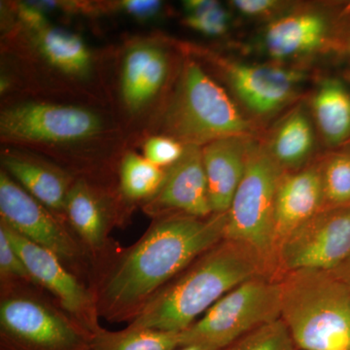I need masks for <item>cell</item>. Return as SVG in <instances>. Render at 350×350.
Segmentation results:
<instances>
[{
  "label": "cell",
  "mask_w": 350,
  "mask_h": 350,
  "mask_svg": "<svg viewBox=\"0 0 350 350\" xmlns=\"http://www.w3.org/2000/svg\"><path fill=\"white\" fill-rule=\"evenodd\" d=\"M227 213L153 219L135 243L118 246L90 284L100 319L131 323L195 260L224 239Z\"/></svg>",
  "instance_id": "1"
},
{
  "label": "cell",
  "mask_w": 350,
  "mask_h": 350,
  "mask_svg": "<svg viewBox=\"0 0 350 350\" xmlns=\"http://www.w3.org/2000/svg\"><path fill=\"white\" fill-rule=\"evenodd\" d=\"M257 275H267L259 262L223 239L163 288L130 325L180 334L223 296Z\"/></svg>",
  "instance_id": "2"
},
{
  "label": "cell",
  "mask_w": 350,
  "mask_h": 350,
  "mask_svg": "<svg viewBox=\"0 0 350 350\" xmlns=\"http://www.w3.org/2000/svg\"><path fill=\"white\" fill-rule=\"evenodd\" d=\"M280 319L297 350H350V293L332 271L285 273Z\"/></svg>",
  "instance_id": "3"
},
{
  "label": "cell",
  "mask_w": 350,
  "mask_h": 350,
  "mask_svg": "<svg viewBox=\"0 0 350 350\" xmlns=\"http://www.w3.org/2000/svg\"><path fill=\"white\" fill-rule=\"evenodd\" d=\"M283 169L269 149L251 142L243 180L227 213L224 239L241 246L275 278V206Z\"/></svg>",
  "instance_id": "4"
},
{
  "label": "cell",
  "mask_w": 350,
  "mask_h": 350,
  "mask_svg": "<svg viewBox=\"0 0 350 350\" xmlns=\"http://www.w3.org/2000/svg\"><path fill=\"white\" fill-rule=\"evenodd\" d=\"M92 336L36 285L0 286V350H90Z\"/></svg>",
  "instance_id": "5"
},
{
  "label": "cell",
  "mask_w": 350,
  "mask_h": 350,
  "mask_svg": "<svg viewBox=\"0 0 350 350\" xmlns=\"http://www.w3.org/2000/svg\"><path fill=\"white\" fill-rule=\"evenodd\" d=\"M165 131L184 145H206L232 137H246L250 124L230 98L194 61H187L167 113Z\"/></svg>",
  "instance_id": "6"
},
{
  "label": "cell",
  "mask_w": 350,
  "mask_h": 350,
  "mask_svg": "<svg viewBox=\"0 0 350 350\" xmlns=\"http://www.w3.org/2000/svg\"><path fill=\"white\" fill-rule=\"evenodd\" d=\"M282 285L257 275L223 296L202 317L179 334L181 347L221 350L260 327L280 319Z\"/></svg>",
  "instance_id": "7"
},
{
  "label": "cell",
  "mask_w": 350,
  "mask_h": 350,
  "mask_svg": "<svg viewBox=\"0 0 350 350\" xmlns=\"http://www.w3.org/2000/svg\"><path fill=\"white\" fill-rule=\"evenodd\" d=\"M0 222L52 251L90 283L89 258L68 222L32 197L4 170L0 172Z\"/></svg>",
  "instance_id": "8"
},
{
  "label": "cell",
  "mask_w": 350,
  "mask_h": 350,
  "mask_svg": "<svg viewBox=\"0 0 350 350\" xmlns=\"http://www.w3.org/2000/svg\"><path fill=\"white\" fill-rule=\"evenodd\" d=\"M349 255L350 206L323 208L280 244L275 278L301 269L332 271Z\"/></svg>",
  "instance_id": "9"
},
{
  "label": "cell",
  "mask_w": 350,
  "mask_h": 350,
  "mask_svg": "<svg viewBox=\"0 0 350 350\" xmlns=\"http://www.w3.org/2000/svg\"><path fill=\"white\" fill-rule=\"evenodd\" d=\"M24 260L32 282L92 334L100 328V315L91 285L52 251L21 236L0 222Z\"/></svg>",
  "instance_id": "10"
},
{
  "label": "cell",
  "mask_w": 350,
  "mask_h": 350,
  "mask_svg": "<svg viewBox=\"0 0 350 350\" xmlns=\"http://www.w3.org/2000/svg\"><path fill=\"white\" fill-rule=\"evenodd\" d=\"M103 121L86 108L27 103L7 108L0 116L4 140L32 144H68L98 135Z\"/></svg>",
  "instance_id": "11"
},
{
  "label": "cell",
  "mask_w": 350,
  "mask_h": 350,
  "mask_svg": "<svg viewBox=\"0 0 350 350\" xmlns=\"http://www.w3.org/2000/svg\"><path fill=\"white\" fill-rule=\"evenodd\" d=\"M64 217L89 258L92 275L119 246L110 238L112 230L124 222L118 200L86 177L77 176L69 190Z\"/></svg>",
  "instance_id": "12"
},
{
  "label": "cell",
  "mask_w": 350,
  "mask_h": 350,
  "mask_svg": "<svg viewBox=\"0 0 350 350\" xmlns=\"http://www.w3.org/2000/svg\"><path fill=\"white\" fill-rule=\"evenodd\" d=\"M144 211L153 219L175 214L200 218L213 215L200 146L186 145L183 156L167 169L162 188L145 204Z\"/></svg>",
  "instance_id": "13"
},
{
  "label": "cell",
  "mask_w": 350,
  "mask_h": 350,
  "mask_svg": "<svg viewBox=\"0 0 350 350\" xmlns=\"http://www.w3.org/2000/svg\"><path fill=\"white\" fill-rule=\"evenodd\" d=\"M226 79L251 112L259 116L280 109L293 98L304 73L271 64L221 62Z\"/></svg>",
  "instance_id": "14"
},
{
  "label": "cell",
  "mask_w": 350,
  "mask_h": 350,
  "mask_svg": "<svg viewBox=\"0 0 350 350\" xmlns=\"http://www.w3.org/2000/svg\"><path fill=\"white\" fill-rule=\"evenodd\" d=\"M324 208L321 167L283 174L275 196L278 250L282 241ZM278 257V256H276Z\"/></svg>",
  "instance_id": "15"
},
{
  "label": "cell",
  "mask_w": 350,
  "mask_h": 350,
  "mask_svg": "<svg viewBox=\"0 0 350 350\" xmlns=\"http://www.w3.org/2000/svg\"><path fill=\"white\" fill-rule=\"evenodd\" d=\"M250 142L246 137H232L214 140L202 147L213 214H224L229 211L243 180Z\"/></svg>",
  "instance_id": "16"
},
{
  "label": "cell",
  "mask_w": 350,
  "mask_h": 350,
  "mask_svg": "<svg viewBox=\"0 0 350 350\" xmlns=\"http://www.w3.org/2000/svg\"><path fill=\"white\" fill-rule=\"evenodd\" d=\"M329 22L317 12H297L273 21L262 38L265 49L276 61L305 56L328 40Z\"/></svg>",
  "instance_id": "17"
},
{
  "label": "cell",
  "mask_w": 350,
  "mask_h": 350,
  "mask_svg": "<svg viewBox=\"0 0 350 350\" xmlns=\"http://www.w3.org/2000/svg\"><path fill=\"white\" fill-rule=\"evenodd\" d=\"M4 172L44 206L64 217L66 199L76 177L43 161L18 153L2 157Z\"/></svg>",
  "instance_id": "18"
},
{
  "label": "cell",
  "mask_w": 350,
  "mask_h": 350,
  "mask_svg": "<svg viewBox=\"0 0 350 350\" xmlns=\"http://www.w3.org/2000/svg\"><path fill=\"white\" fill-rule=\"evenodd\" d=\"M169 59L162 48L140 44L126 52L121 76V93L129 109L137 111L158 94L167 78Z\"/></svg>",
  "instance_id": "19"
},
{
  "label": "cell",
  "mask_w": 350,
  "mask_h": 350,
  "mask_svg": "<svg viewBox=\"0 0 350 350\" xmlns=\"http://www.w3.org/2000/svg\"><path fill=\"white\" fill-rule=\"evenodd\" d=\"M32 36L39 54L57 70L80 78L90 72L91 53L78 34L47 25Z\"/></svg>",
  "instance_id": "20"
},
{
  "label": "cell",
  "mask_w": 350,
  "mask_h": 350,
  "mask_svg": "<svg viewBox=\"0 0 350 350\" xmlns=\"http://www.w3.org/2000/svg\"><path fill=\"white\" fill-rule=\"evenodd\" d=\"M313 113L322 135L330 145L350 137V94L342 83H322L313 96Z\"/></svg>",
  "instance_id": "21"
},
{
  "label": "cell",
  "mask_w": 350,
  "mask_h": 350,
  "mask_svg": "<svg viewBox=\"0 0 350 350\" xmlns=\"http://www.w3.org/2000/svg\"><path fill=\"white\" fill-rule=\"evenodd\" d=\"M165 177L167 169L157 167L137 154H126L119 170V197L117 200L120 208L121 202L126 206L140 204L144 207L158 194Z\"/></svg>",
  "instance_id": "22"
},
{
  "label": "cell",
  "mask_w": 350,
  "mask_h": 350,
  "mask_svg": "<svg viewBox=\"0 0 350 350\" xmlns=\"http://www.w3.org/2000/svg\"><path fill=\"white\" fill-rule=\"evenodd\" d=\"M313 142L312 124L305 113L299 110L278 126L269 151L282 169L298 167L312 152Z\"/></svg>",
  "instance_id": "23"
},
{
  "label": "cell",
  "mask_w": 350,
  "mask_h": 350,
  "mask_svg": "<svg viewBox=\"0 0 350 350\" xmlns=\"http://www.w3.org/2000/svg\"><path fill=\"white\" fill-rule=\"evenodd\" d=\"M179 334L130 325L119 331L100 327L93 334L90 350H175Z\"/></svg>",
  "instance_id": "24"
},
{
  "label": "cell",
  "mask_w": 350,
  "mask_h": 350,
  "mask_svg": "<svg viewBox=\"0 0 350 350\" xmlns=\"http://www.w3.org/2000/svg\"><path fill=\"white\" fill-rule=\"evenodd\" d=\"M321 172L324 208L350 206V152L332 156Z\"/></svg>",
  "instance_id": "25"
},
{
  "label": "cell",
  "mask_w": 350,
  "mask_h": 350,
  "mask_svg": "<svg viewBox=\"0 0 350 350\" xmlns=\"http://www.w3.org/2000/svg\"><path fill=\"white\" fill-rule=\"evenodd\" d=\"M188 16L185 24L194 31L208 36H223L231 22V14L214 0L184 1Z\"/></svg>",
  "instance_id": "26"
},
{
  "label": "cell",
  "mask_w": 350,
  "mask_h": 350,
  "mask_svg": "<svg viewBox=\"0 0 350 350\" xmlns=\"http://www.w3.org/2000/svg\"><path fill=\"white\" fill-rule=\"evenodd\" d=\"M221 350H297L282 319L260 327Z\"/></svg>",
  "instance_id": "27"
},
{
  "label": "cell",
  "mask_w": 350,
  "mask_h": 350,
  "mask_svg": "<svg viewBox=\"0 0 350 350\" xmlns=\"http://www.w3.org/2000/svg\"><path fill=\"white\" fill-rule=\"evenodd\" d=\"M16 283L34 284L24 260L6 232L0 228V286Z\"/></svg>",
  "instance_id": "28"
},
{
  "label": "cell",
  "mask_w": 350,
  "mask_h": 350,
  "mask_svg": "<svg viewBox=\"0 0 350 350\" xmlns=\"http://www.w3.org/2000/svg\"><path fill=\"white\" fill-rule=\"evenodd\" d=\"M185 149L186 145L174 138L154 137L145 142L144 157L157 167L169 169L180 160Z\"/></svg>",
  "instance_id": "29"
},
{
  "label": "cell",
  "mask_w": 350,
  "mask_h": 350,
  "mask_svg": "<svg viewBox=\"0 0 350 350\" xmlns=\"http://www.w3.org/2000/svg\"><path fill=\"white\" fill-rule=\"evenodd\" d=\"M232 5L247 17H264L278 11L282 4L276 0H234Z\"/></svg>",
  "instance_id": "30"
},
{
  "label": "cell",
  "mask_w": 350,
  "mask_h": 350,
  "mask_svg": "<svg viewBox=\"0 0 350 350\" xmlns=\"http://www.w3.org/2000/svg\"><path fill=\"white\" fill-rule=\"evenodd\" d=\"M118 6L124 12L137 20H149L156 17L162 9V2L144 1V0H126L119 2Z\"/></svg>",
  "instance_id": "31"
},
{
  "label": "cell",
  "mask_w": 350,
  "mask_h": 350,
  "mask_svg": "<svg viewBox=\"0 0 350 350\" xmlns=\"http://www.w3.org/2000/svg\"><path fill=\"white\" fill-rule=\"evenodd\" d=\"M338 280L344 283L345 286L347 288L350 293V255L345 260L338 268L332 271Z\"/></svg>",
  "instance_id": "32"
},
{
  "label": "cell",
  "mask_w": 350,
  "mask_h": 350,
  "mask_svg": "<svg viewBox=\"0 0 350 350\" xmlns=\"http://www.w3.org/2000/svg\"><path fill=\"white\" fill-rule=\"evenodd\" d=\"M175 350H204L202 347H194V345H190V347H181Z\"/></svg>",
  "instance_id": "33"
}]
</instances>
